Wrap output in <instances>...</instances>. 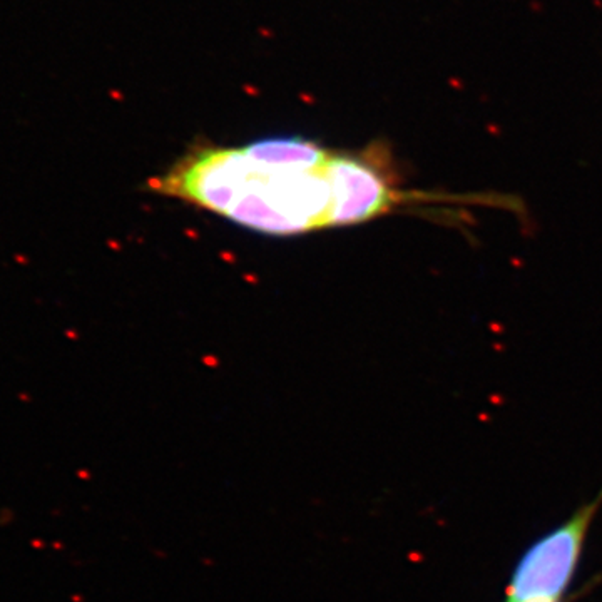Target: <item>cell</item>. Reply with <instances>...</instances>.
Wrapping results in <instances>:
<instances>
[{
	"instance_id": "obj_1",
	"label": "cell",
	"mask_w": 602,
	"mask_h": 602,
	"mask_svg": "<svg viewBox=\"0 0 602 602\" xmlns=\"http://www.w3.org/2000/svg\"><path fill=\"white\" fill-rule=\"evenodd\" d=\"M328 162L315 171L290 169L256 161L244 147L201 146L151 179L149 189L255 231L290 236L333 228Z\"/></svg>"
},
{
	"instance_id": "obj_2",
	"label": "cell",
	"mask_w": 602,
	"mask_h": 602,
	"mask_svg": "<svg viewBox=\"0 0 602 602\" xmlns=\"http://www.w3.org/2000/svg\"><path fill=\"white\" fill-rule=\"evenodd\" d=\"M602 497L523 554L509 585V602L559 601L577 567L585 532Z\"/></svg>"
},
{
	"instance_id": "obj_3",
	"label": "cell",
	"mask_w": 602,
	"mask_h": 602,
	"mask_svg": "<svg viewBox=\"0 0 602 602\" xmlns=\"http://www.w3.org/2000/svg\"><path fill=\"white\" fill-rule=\"evenodd\" d=\"M529 602H559V601H529Z\"/></svg>"
}]
</instances>
